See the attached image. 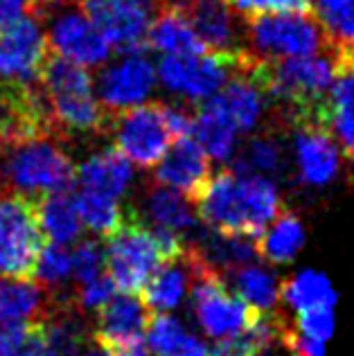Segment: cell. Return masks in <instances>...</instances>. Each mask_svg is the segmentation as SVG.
<instances>
[{
	"mask_svg": "<svg viewBox=\"0 0 354 356\" xmlns=\"http://www.w3.org/2000/svg\"><path fill=\"white\" fill-rule=\"evenodd\" d=\"M197 212L212 232L257 239L284 210L280 192L266 176L221 170L197 194Z\"/></svg>",
	"mask_w": 354,
	"mask_h": 356,
	"instance_id": "cell-1",
	"label": "cell"
},
{
	"mask_svg": "<svg viewBox=\"0 0 354 356\" xmlns=\"http://www.w3.org/2000/svg\"><path fill=\"white\" fill-rule=\"evenodd\" d=\"M39 86L61 140L70 136H102L111 131L113 115L92 95L90 72L79 63L48 52L39 72Z\"/></svg>",
	"mask_w": 354,
	"mask_h": 356,
	"instance_id": "cell-2",
	"label": "cell"
},
{
	"mask_svg": "<svg viewBox=\"0 0 354 356\" xmlns=\"http://www.w3.org/2000/svg\"><path fill=\"white\" fill-rule=\"evenodd\" d=\"M185 250V239L172 230L149 228L134 208L124 210V221L104 243L108 277L124 293H140L154 270Z\"/></svg>",
	"mask_w": 354,
	"mask_h": 356,
	"instance_id": "cell-3",
	"label": "cell"
},
{
	"mask_svg": "<svg viewBox=\"0 0 354 356\" xmlns=\"http://www.w3.org/2000/svg\"><path fill=\"white\" fill-rule=\"evenodd\" d=\"M74 178L77 167L57 136H34L0 147V183L9 185L16 194L39 199L45 194L66 192Z\"/></svg>",
	"mask_w": 354,
	"mask_h": 356,
	"instance_id": "cell-4",
	"label": "cell"
},
{
	"mask_svg": "<svg viewBox=\"0 0 354 356\" xmlns=\"http://www.w3.org/2000/svg\"><path fill=\"white\" fill-rule=\"evenodd\" d=\"M190 111L156 102V104H140L113 115L108 134H113L120 154L143 170H152L163 161L174 140L190 136Z\"/></svg>",
	"mask_w": 354,
	"mask_h": 356,
	"instance_id": "cell-5",
	"label": "cell"
},
{
	"mask_svg": "<svg viewBox=\"0 0 354 356\" xmlns=\"http://www.w3.org/2000/svg\"><path fill=\"white\" fill-rule=\"evenodd\" d=\"M244 52L255 61H282L332 52L323 27L312 14L273 12L248 16L244 23Z\"/></svg>",
	"mask_w": 354,
	"mask_h": 356,
	"instance_id": "cell-6",
	"label": "cell"
},
{
	"mask_svg": "<svg viewBox=\"0 0 354 356\" xmlns=\"http://www.w3.org/2000/svg\"><path fill=\"white\" fill-rule=\"evenodd\" d=\"M43 239L36 199L0 194V277H34Z\"/></svg>",
	"mask_w": 354,
	"mask_h": 356,
	"instance_id": "cell-7",
	"label": "cell"
},
{
	"mask_svg": "<svg viewBox=\"0 0 354 356\" xmlns=\"http://www.w3.org/2000/svg\"><path fill=\"white\" fill-rule=\"evenodd\" d=\"M190 305L201 330L212 339H226L253 327L264 312L226 289V277L217 270H203L192 280Z\"/></svg>",
	"mask_w": 354,
	"mask_h": 356,
	"instance_id": "cell-8",
	"label": "cell"
},
{
	"mask_svg": "<svg viewBox=\"0 0 354 356\" xmlns=\"http://www.w3.org/2000/svg\"><path fill=\"white\" fill-rule=\"evenodd\" d=\"M246 61V52L223 54V52H201L167 57L158 65V79L167 90L192 99H208L219 92L226 81Z\"/></svg>",
	"mask_w": 354,
	"mask_h": 356,
	"instance_id": "cell-9",
	"label": "cell"
},
{
	"mask_svg": "<svg viewBox=\"0 0 354 356\" xmlns=\"http://www.w3.org/2000/svg\"><path fill=\"white\" fill-rule=\"evenodd\" d=\"M50 52L48 34L30 16L0 25V79L39 81Z\"/></svg>",
	"mask_w": 354,
	"mask_h": 356,
	"instance_id": "cell-10",
	"label": "cell"
},
{
	"mask_svg": "<svg viewBox=\"0 0 354 356\" xmlns=\"http://www.w3.org/2000/svg\"><path fill=\"white\" fill-rule=\"evenodd\" d=\"M156 68L149 61L143 50L127 52L124 59L115 61L113 65L99 74L97 79V95L99 104L111 115L122 113L127 108L145 104V99L152 95L156 86Z\"/></svg>",
	"mask_w": 354,
	"mask_h": 356,
	"instance_id": "cell-11",
	"label": "cell"
},
{
	"mask_svg": "<svg viewBox=\"0 0 354 356\" xmlns=\"http://www.w3.org/2000/svg\"><path fill=\"white\" fill-rule=\"evenodd\" d=\"M48 43L52 52L83 68L104 63L113 50L83 12H66L54 18L48 32Z\"/></svg>",
	"mask_w": 354,
	"mask_h": 356,
	"instance_id": "cell-12",
	"label": "cell"
},
{
	"mask_svg": "<svg viewBox=\"0 0 354 356\" xmlns=\"http://www.w3.org/2000/svg\"><path fill=\"white\" fill-rule=\"evenodd\" d=\"M248 65L250 57L246 54L244 65L226 81V86L203 102V106L221 115L237 134L239 131H253L264 115L266 95L253 79V74L248 72Z\"/></svg>",
	"mask_w": 354,
	"mask_h": 356,
	"instance_id": "cell-13",
	"label": "cell"
},
{
	"mask_svg": "<svg viewBox=\"0 0 354 356\" xmlns=\"http://www.w3.org/2000/svg\"><path fill=\"white\" fill-rule=\"evenodd\" d=\"M210 156L203 152L192 136L176 138L174 145L163 156V161L156 165V183L172 187L192 201L197 199L203 185L210 181Z\"/></svg>",
	"mask_w": 354,
	"mask_h": 356,
	"instance_id": "cell-14",
	"label": "cell"
},
{
	"mask_svg": "<svg viewBox=\"0 0 354 356\" xmlns=\"http://www.w3.org/2000/svg\"><path fill=\"white\" fill-rule=\"evenodd\" d=\"M183 16L210 52H244V18L230 7L228 0H194Z\"/></svg>",
	"mask_w": 354,
	"mask_h": 356,
	"instance_id": "cell-15",
	"label": "cell"
},
{
	"mask_svg": "<svg viewBox=\"0 0 354 356\" xmlns=\"http://www.w3.org/2000/svg\"><path fill=\"white\" fill-rule=\"evenodd\" d=\"M149 309L138 293L113 296L108 302L95 312V325H92L90 339L97 348H111V345L145 341L149 325Z\"/></svg>",
	"mask_w": 354,
	"mask_h": 356,
	"instance_id": "cell-16",
	"label": "cell"
},
{
	"mask_svg": "<svg viewBox=\"0 0 354 356\" xmlns=\"http://www.w3.org/2000/svg\"><path fill=\"white\" fill-rule=\"evenodd\" d=\"M54 298L32 277H0V327L45 323Z\"/></svg>",
	"mask_w": 354,
	"mask_h": 356,
	"instance_id": "cell-17",
	"label": "cell"
},
{
	"mask_svg": "<svg viewBox=\"0 0 354 356\" xmlns=\"http://www.w3.org/2000/svg\"><path fill=\"white\" fill-rule=\"evenodd\" d=\"M296 165L300 181L323 187L339 174V147L334 138L321 127H296Z\"/></svg>",
	"mask_w": 354,
	"mask_h": 356,
	"instance_id": "cell-18",
	"label": "cell"
},
{
	"mask_svg": "<svg viewBox=\"0 0 354 356\" xmlns=\"http://www.w3.org/2000/svg\"><path fill=\"white\" fill-rule=\"evenodd\" d=\"M190 284H192V270L188 264V255L183 250L179 257L167 259L165 264H161L154 270V275L143 286L140 300L149 309V314L174 312L183 302Z\"/></svg>",
	"mask_w": 354,
	"mask_h": 356,
	"instance_id": "cell-19",
	"label": "cell"
},
{
	"mask_svg": "<svg viewBox=\"0 0 354 356\" xmlns=\"http://www.w3.org/2000/svg\"><path fill=\"white\" fill-rule=\"evenodd\" d=\"M77 181L81 183V190L120 199L127 192L129 183L134 181L131 161L120 154L115 147H108L104 152L88 156L77 167Z\"/></svg>",
	"mask_w": 354,
	"mask_h": 356,
	"instance_id": "cell-20",
	"label": "cell"
},
{
	"mask_svg": "<svg viewBox=\"0 0 354 356\" xmlns=\"http://www.w3.org/2000/svg\"><path fill=\"white\" fill-rule=\"evenodd\" d=\"M328 131L339 152L354 163V63H341L330 88Z\"/></svg>",
	"mask_w": 354,
	"mask_h": 356,
	"instance_id": "cell-21",
	"label": "cell"
},
{
	"mask_svg": "<svg viewBox=\"0 0 354 356\" xmlns=\"http://www.w3.org/2000/svg\"><path fill=\"white\" fill-rule=\"evenodd\" d=\"M143 210L147 219L154 221V228H165L176 232L179 237L190 239L199 232V223L190 210V203L183 194H179L172 187H165L161 183H152L145 190Z\"/></svg>",
	"mask_w": 354,
	"mask_h": 356,
	"instance_id": "cell-22",
	"label": "cell"
},
{
	"mask_svg": "<svg viewBox=\"0 0 354 356\" xmlns=\"http://www.w3.org/2000/svg\"><path fill=\"white\" fill-rule=\"evenodd\" d=\"M147 45L163 52L165 57L167 54L181 57V54L210 52L206 43L199 39V34L194 32L192 23L181 12H174V9H158L156 18L149 25Z\"/></svg>",
	"mask_w": 354,
	"mask_h": 356,
	"instance_id": "cell-23",
	"label": "cell"
},
{
	"mask_svg": "<svg viewBox=\"0 0 354 356\" xmlns=\"http://www.w3.org/2000/svg\"><path fill=\"white\" fill-rule=\"evenodd\" d=\"M284 323L287 316L277 312H264L253 327L219 339L212 356H266L275 345H280Z\"/></svg>",
	"mask_w": 354,
	"mask_h": 356,
	"instance_id": "cell-24",
	"label": "cell"
},
{
	"mask_svg": "<svg viewBox=\"0 0 354 356\" xmlns=\"http://www.w3.org/2000/svg\"><path fill=\"white\" fill-rule=\"evenodd\" d=\"M312 12L341 63H354V0H312Z\"/></svg>",
	"mask_w": 354,
	"mask_h": 356,
	"instance_id": "cell-25",
	"label": "cell"
},
{
	"mask_svg": "<svg viewBox=\"0 0 354 356\" xmlns=\"http://www.w3.org/2000/svg\"><path fill=\"white\" fill-rule=\"evenodd\" d=\"M147 343L154 356H212L208 345L170 314H152Z\"/></svg>",
	"mask_w": 354,
	"mask_h": 356,
	"instance_id": "cell-26",
	"label": "cell"
},
{
	"mask_svg": "<svg viewBox=\"0 0 354 356\" xmlns=\"http://www.w3.org/2000/svg\"><path fill=\"white\" fill-rule=\"evenodd\" d=\"M36 212L43 237L52 243H70L81 235V219L77 212V201L70 190L45 194L36 199Z\"/></svg>",
	"mask_w": 354,
	"mask_h": 356,
	"instance_id": "cell-27",
	"label": "cell"
},
{
	"mask_svg": "<svg viewBox=\"0 0 354 356\" xmlns=\"http://www.w3.org/2000/svg\"><path fill=\"white\" fill-rule=\"evenodd\" d=\"M305 246V226L300 217L291 210H282L268 223V228L257 237V255L271 264H287Z\"/></svg>",
	"mask_w": 354,
	"mask_h": 356,
	"instance_id": "cell-28",
	"label": "cell"
},
{
	"mask_svg": "<svg viewBox=\"0 0 354 356\" xmlns=\"http://www.w3.org/2000/svg\"><path fill=\"white\" fill-rule=\"evenodd\" d=\"M282 300L296 314H300L309 312V309L334 307L337 305V291L325 273L305 268L291 280H282Z\"/></svg>",
	"mask_w": 354,
	"mask_h": 356,
	"instance_id": "cell-29",
	"label": "cell"
},
{
	"mask_svg": "<svg viewBox=\"0 0 354 356\" xmlns=\"http://www.w3.org/2000/svg\"><path fill=\"white\" fill-rule=\"evenodd\" d=\"M232 284L237 289V296L246 302L257 307L259 312H275V307L282 300V280L271 268L259 264H246L230 273Z\"/></svg>",
	"mask_w": 354,
	"mask_h": 356,
	"instance_id": "cell-30",
	"label": "cell"
},
{
	"mask_svg": "<svg viewBox=\"0 0 354 356\" xmlns=\"http://www.w3.org/2000/svg\"><path fill=\"white\" fill-rule=\"evenodd\" d=\"M190 136L201 145V149L206 152L214 161H230L235 154L237 145V131L232 129L226 120L217 115L208 106H199L197 113L192 115V131Z\"/></svg>",
	"mask_w": 354,
	"mask_h": 356,
	"instance_id": "cell-31",
	"label": "cell"
},
{
	"mask_svg": "<svg viewBox=\"0 0 354 356\" xmlns=\"http://www.w3.org/2000/svg\"><path fill=\"white\" fill-rule=\"evenodd\" d=\"M282 167H284V149L280 145V140L273 136V131H266V134L253 136L248 140L230 170L237 174H257L268 178V174H277Z\"/></svg>",
	"mask_w": 354,
	"mask_h": 356,
	"instance_id": "cell-32",
	"label": "cell"
},
{
	"mask_svg": "<svg viewBox=\"0 0 354 356\" xmlns=\"http://www.w3.org/2000/svg\"><path fill=\"white\" fill-rule=\"evenodd\" d=\"M77 201V212L81 219V226H86L95 235L108 237L115 232L124 221V210L118 205V199H111L106 194L81 190L74 194Z\"/></svg>",
	"mask_w": 354,
	"mask_h": 356,
	"instance_id": "cell-33",
	"label": "cell"
},
{
	"mask_svg": "<svg viewBox=\"0 0 354 356\" xmlns=\"http://www.w3.org/2000/svg\"><path fill=\"white\" fill-rule=\"evenodd\" d=\"M36 282L48 289L50 293L68 291L66 284L72 277V257L66 243H45L39 261H36Z\"/></svg>",
	"mask_w": 354,
	"mask_h": 356,
	"instance_id": "cell-34",
	"label": "cell"
},
{
	"mask_svg": "<svg viewBox=\"0 0 354 356\" xmlns=\"http://www.w3.org/2000/svg\"><path fill=\"white\" fill-rule=\"evenodd\" d=\"M48 348L45 323L0 327V356H43Z\"/></svg>",
	"mask_w": 354,
	"mask_h": 356,
	"instance_id": "cell-35",
	"label": "cell"
},
{
	"mask_svg": "<svg viewBox=\"0 0 354 356\" xmlns=\"http://www.w3.org/2000/svg\"><path fill=\"white\" fill-rule=\"evenodd\" d=\"M72 257V277L77 282H86L104 273L106 268V255L104 246L95 239H83L70 250Z\"/></svg>",
	"mask_w": 354,
	"mask_h": 356,
	"instance_id": "cell-36",
	"label": "cell"
},
{
	"mask_svg": "<svg viewBox=\"0 0 354 356\" xmlns=\"http://www.w3.org/2000/svg\"><path fill=\"white\" fill-rule=\"evenodd\" d=\"M115 293V284L106 273H102L86 282H79L77 289H72V305L79 309L81 314L97 312L102 309Z\"/></svg>",
	"mask_w": 354,
	"mask_h": 356,
	"instance_id": "cell-37",
	"label": "cell"
},
{
	"mask_svg": "<svg viewBox=\"0 0 354 356\" xmlns=\"http://www.w3.org/2000/svg\"><path fill=\"white\" fill-rule=\"evenodd\" d=\"M228 3L241 18L255 14H273V12L312 14V0H228Z\"/></svg>",
	"mask_w": 354,
	"mask_h": 356,
	"instance_id": "cell-38",
	"label": "cell"
},
{
	"mask_svg": "<svg viewBox=\"0 0 354 356\" xmlns=\"http://www.w3.org/2000/svg\"><path fill=\"white\" fill-rule=\"evenodd\" d=\"M334 307H321V309H309V312H300L296 316L293 327L298 332H303L312 339L328 341L334 334Z\"/></svg>",
	"mask_w": 354,
	"mask_h": 356,
	"instance_id": "cell-39",
	"label": "cell"
},
{
	"mask_svg": "<svg viewBox=\"0 0 354 356\" xmlns=\"http://www.w3.org/2000/svg\"><path fill=\"white\" fill-rule=\"evenodd\" d=\"M25 12H30V3L27 0H0V25L16 21Z\"/></svg>",
	"mask_w": 354,
	"mask_h": 356,
	"instance_id": "cell-40",
	"label": "cell"
},
{
	"mask_svg": "<svg viewBox=\"0 0 354 356\" xmlns=\"http://www.w3.org/2000/svg\"><path fill=\"white\" fill-rule=\"evenodd\" d=\"M108 356H149V350L145 348V341H131L111 345V348H102Z\"/></svg>",
	"mask_w": 354,
	"mask_h": 356,
	"instance_id": "cell-41",
	"label": "cell"
},
{
	"mask_svg": "<svg viewBox=\"0 0 354 356\" xmlns=\"http://www.w3.org/2000/svg\"><path fill=\"white\" fill-rule=\"evenodd\" d=\"M30 3V12L34 14H43L45 7H57L63 3H77V0H27Z\"/></svg>",
	"mask_w": 354,
	"mask_h": 356,
	"instance_id": "cell-42",
	"label": "cell"
},
{
	"mask_svg": "<svg viewBox=\"0 0 354 356\" xmlns=\"http://www.w3.org/2000/svg\"><path fill=\"white\" fill-rule=\"evenodd\" d=\"M79 356H108V354L95 345V348H90V350H81V354H79Z\"/></svg>",
	"mask_w": 354,
	"mask_h": 356,
	"instance_id": "cell-43",
	"label": "cell"
}]
</instances>
